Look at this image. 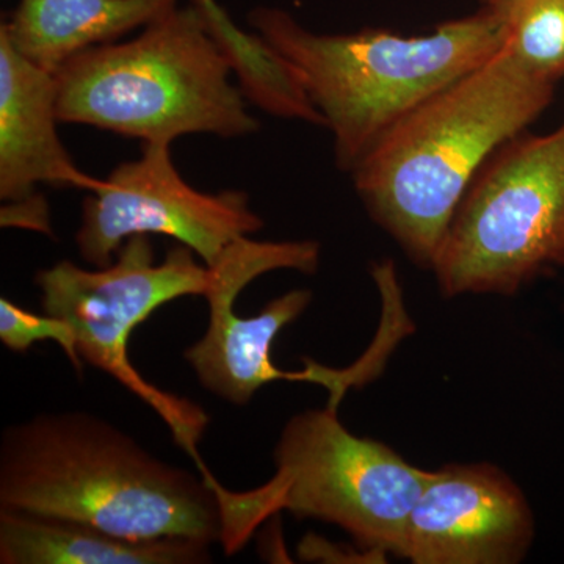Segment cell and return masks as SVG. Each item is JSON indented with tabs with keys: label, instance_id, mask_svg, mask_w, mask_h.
<instances>
[{
	"label": "cell",
	"instance_id": "5bb4252c",
	"mask_svg": "<svg viewBox=\"0 0 564 564\" xmlns=\"http://www.w3.org/2000/svg\"><path fill=\"white\" fill-rule=\"evenodd\" d=\"M192 2L202 10L207 29L239 79V90L248 104L273 117L325 126L296 70L261 33L237 28L217 0Z\"/></svg>",
	"mask_w": 564,
	"mask_h": 564
},
{
	"label": "cell",
	"instance_id": "8fae6325",
	"mask_svg": "<svg viewBox=\"0 0 564 564\" xmlns=\"http://www.w3.org/2000/svg\"><path fill=\"white\" fill-rule=\"evenodd\" d=\"M55 74L14 50L0 32V199L40 202L39 185L95 192L104 180L82 172L58 135Z\"/></svg>",
	"mask_w": 564,
	"mask_h": 564
},
{
	"label": "cell",
	"instance_id": "2e32d148",
	"mask_svg": "<svg viewBox=\"0 0 564 564\" xmlns=\"http://www.w3.org/2000/svg\"><path fill=\"white\" fill-rule=\"evenodd\" d=\"M0 340L14 352H25L41 340H54L68 356L76 372H84L76 334L68 323L52 315L29 313L6 296L0 299Z\"/></svg>",
	"mask_w": 564,
	"mask_h": 564
},
{
	"label": "cell",
	"instance_id": "30bf717a",
	"mask_svg": "<svg viewBox=\"0 0 564 564\" xmlns=\"http://www.w3.org/2000/svg\"><path fill=\"white\" fill-rule=\"evenodd\" d=\"M534 538L524 492L488 463L432 470L410 516L404 558L415 564H514Z\"/></svg>",
	"mask_w": 564,
	"mask_h": 564
},
{
	"label": "cell",
	"instance_id": "277c9868",
	"mask_svg": "<svg viewBox=\"0 0 564 564\" xmlns=\"http://www.w3.org/2000/svg\"><path fill=\"white\" fill-rule=\"evenodd\" d=\"M231 66L191 3L131 41L74 55L55 73L61 122L166 143L191 133L237 139L259 131Z\"/></svg>",
	"mask_w": 564,
	"mask_h": 564
},
{
	"label": "cell",
	"instance_id": "5b68a950",
	"mask_svg": "<svg viewBox=\"0 0 564 564\" xmlns=\"http://www.w3.org/2000/svg\"><path fill=\"white\" fill-rule=\"evenodd\" d=\"M273 459V477L248 491L209 480L220 503L226 555L239 552L267 519L289 511L339 525L369 555L404 558L408 522L432 470L404 462L383 443L355 436L333 406L285 423Z\"/></svg>",
	"mask_w": 564,
	"mask_h": 564
},
{
	"label": "cell",
	"instance_id": "e0dca14e",
	"mask_svg": "<svg viewBox=\"0 0 564 564\" xmlns=\"http://www.w3.org/2000/svg\"><path fill=\"white\" fill-rule=\"evenodd\" d=\"M502 2L503 0H481V7H485V9H496Z\"/></svg>",
	"mask_w": 564,
	"mask_h": 564
},
{
	"label": "cell",
	"instance_id": "4fadbf2b",
	"mask_svg": "<svg viewBox=\"0 0 564 564\" xmlns=\"http://www.w3.org/2000/svg\"><path fill=\"white\" fill-rule=\"evenodd\" d=\"M209 543L188 538L131 540L63 519L0 510L2 564H203Z\"/></svg>",
	"mask_w": 564,
	"mask_h": 564
},
{
	"label": "cell",
	"instance_id": "3957f363",
	"mask_svg": "<svg viewBox=\"0 0 564 564\" xmlns=\"http://www.w3.org/2000/svg\"><path fill=\"white\" fill-rule=\"evenodd\" d=\"M250 24L299 74L345 172L404 115L492 58L505 39L502 18L485 7L419 36L375 29L321 35L267 7L252 11Z\"/></svg>",
	"mask_w": 564,
	"mask_h": 564
},
{
	"label": "cell",
	"instance_id": "8992f818",
	"mask_svg": "<svg viewBox=\"0 0 564 564\" xmlns=\"http://www.w3.org/2000/svg\"><path fill=\"white\" fill-rule=\"evenodd\" d=\"M564 269V121L499 148L467 188L432 270L445 296L514 295Z\"/></svg>",
	"mask_w": 564,
	"mask_h": 564
},
{
	"label": "cell",
	"instance_id": "52a82bcc",
	"mask_svg": "<svg viewBox=\"0 0 564 564\" xmlns=\"http://www.w3.org/2000/svg\"><path fill=\"white\" fill-rule=\"evenodd\" d=\"M209 282V267L196 261L185 245L155 262L150 236L129 237L110 265L87 270L62 261L35 276L43 313L73 328L82 361L109 373L150 404L199 473L207 470L198 444L209 414L199 404L148 383L132 366L128 345L133 329L159 307L182 296H204Z\"/></svg>",
	"mask_w": 564,
	"mask_h": 564
},
{
	"label": "cell",
	"instance_id": "7a4b0ae2",
	"mask_svg": "<svg viewBox=\"0 0 564 564\" xmlns=\"http://www.w3.org/2000/svg\"><path fill=\"white\" fill-rule=\"evenodd\" d=\"M0 510L131 540L220 543V503L203 474L162 462L128 433L82 411L35 415L3 432Z\"/></svg>",
	"mask_w": 564,
	"mask_h": 564
},
{
	"label": "cell",
	"instance_id": "6da1fadb",
	"mask_svg": "<svg viewBox=\"0 0 564 564\" xmlns=\"http://www.w3.org/2000/svg\"><path fill=\"white\" fill-rule=\"evenodd\" d=\"M552 96L554 84L502 47L404 115L366 152L351 170L359 198L417 265L432 269L475 176Z\"/></svg>",
	"mask_w": 564,
	"mask_h": 564
},
{
	"label": "cell",
	"instance_id": "ba28073f",
	"mask_svg": "<svg viewBox=\"0 0 564 564\" xmlns=\"http://www.w3.org/2000/svg\"><path fill=\"white\" fill-rule=\"evenodd\" d=\"M321 263V243L256 242L251 237L234 242L220 261L209 267L206 299L209 325L198 343L184 351L204 389L226 402L245 406L263 386L276 380L306 381L328 389L333 369L306 361L299 372L274 366L272 348L278 334L310 307L313 292L295 289L272 300L261 313L242 317L236 302L248 284L276 270L315 273Z\"/></svg>",
	"mask_w": 564,
	"mask_h": 564
},
{
	"label": "cell",
	"instance_id": "9c48e42d",
	"mask_svg": "<svg viewBox=\"0 0 564 564\" xmlns=\"http://www.w3.org/2000/svg\"><path fill=\"white\" fill-rule=\"evenodd\" d=\"M263 220L242 191H196L177 172L172 144L143 143L139 159L120 163L82 204L76 247L93 267H107L129 237H172L207 267Z\"/></svg>",
	"mask_w": 564,
	"mask_h": 564
},
{
	"label": "cell",
	"instance_id": "7c38bea8",
	"mask_svg": "<svg viewBox=\"0 0 564 564\" xmlns=\"http://www.w3.org/2000/svg\"><path fill=\"white\" fill-rule=\"evenodd\" d=\"M180 0H18L0 32L14 50L55 74L74 55L113 43L177 9Z\"/></svg>",
	"mask_w": 564,
	"mask_h": 564
},
{
	"label": "cell",
	"instance_id": "9a60e30c",
	"mask_svg": "<svg viewBox=\"0 0 564 564\" xmlns=\"http://www.w3.org/2000/svg\"><path fill=\"white\" fill-rule=\"evenodd\" d=\"M503 47L538 79L564 76V0H503Z\"/></svg>",
	"mask_w": 564,
	"mask_h": 564
}]
</instances>
